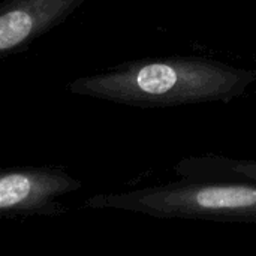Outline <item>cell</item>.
Here are the masks:
<instances>
[{"label":"cell","instance_id":"7a4b0ae2","mask_svg":"<svg viewBox=\"0 0 256 256\" xmlns=\"http://www.w3.org/2000/svg\"><path fill=\"white\" fill-rule=\"evenodd\" d=\"M84 207L158 219L256 222V182L180 178L152 188L98 194L86 200Z\"/></svg>","mask_w":256,"mask_h":256},{"label":"cell","instance_id":"5b68a950","mask_svg":"<svg viewBox=\"0 0 256 256\" xmlns=\"http://www.w3.org/2000/svg\"><path fill=\"white\" fill-rule=\"evenodd\" d=\"M182 178L256 182V159H231L222 156H194L176 165Z\"/></svg>","mask_w":256,"mask_h":256},{"label":"cell","instance_id":"3957f363","mask_svg":"<svg viewBox=\"0 0 256 256\" xmlns=\"http://www.w3.org/2000/svg\"><path fill=\"white\" fill-rule=\"evenodd\" d=\"M81 188V180L57 166L2 170L0 216L16 219L60 214L63 207L57 204V200Z\"/></svg>","mask_w":256,"mask_h":256},{"label":"cell","instance_id":"277c9868","mask_svg":"<svg viewBox=\"0 0 256 256\" xmlns=\"http://www.w3.org/2000/svg\"><path fill=\"white\" fill-rule=\"evenodd\" d=\"M87 0H3L0 57H9L68 20Z\"/></svg>","mask_w":256,"mask_h":256},{"label":"cell","instance_id":"6da1fadb","mask_svg":"<svg viewBox=\"0 0 256 256\" xmlns=\"http://www.w3.org/2000/svg\"><path fill=\"white\" fill-rule=\"evenodd\" d=\"M256 82V72L195 56L141 58L69 82L72 94L138 108L230 102Z\"/></svg>","mask_w":256,"mask_h":256}]
</instances>
